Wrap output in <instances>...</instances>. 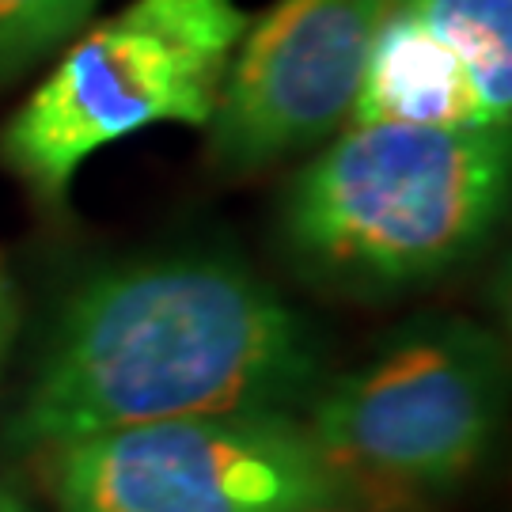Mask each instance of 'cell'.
Masks as SVG:
<instances>
[{
  "mask_svg": "<svg viewBox=\"0 0 512 512\" xmlns=\"http://www.w3.org/2000/svg\"><path fill=\"white\" fill-rule=\"evenodd\" d=\"M319 349L281 296L228 258H152L95 274L61 308L8 440L65 448L148 421L289 410Z\"/></svg>",
  "mask_w": 512,
  "mask_h": 512,
  "instance_id": "obj_1",
  "label": "cell"
},
{
  "mask_svg": "<svg viewBox=\"0 0 512 512\" xmlns=\"http://www.w3.org/2000/svg\"><path fill=\"white\" fill-rule=\"evenodd\" d=\"M387 0H274L247 19L209 118L224 175L327 141L349 118Z\"/></svg>",
  "mask_w": 512,
  "mask_h": 512,
  "instance_id": "obj_6",
  "label": "cell"
},
{
  "mask_svg": "<svg viewBox=\"0 0 512 512\" xmlns=\"http://www.w3.org/2000/svg\"><path fill=\"white\" fill-rule=\"evenodd\" d=\"M349 118L353 126H494L459 57L440 38L429 35L399 0H387V12L368 46Z\"/></svg>",
  "mask_w": 512,
  "mask_h": 512,
  "instance_id": "obj_7",
  "label": "cell"
},
{
  "mask_svg": "<svg viewBox=\"0 0 512 512\" xmlns=\"http://www.w3.org/2000/svg\"><path fill=\"white\" fill-rule=\"evenodd\" d=\"M99 0H0V84L19 80L88 23Z\"/></svg>",
  "mask_w": 512,
  "mask_h": 512,
  "instance_id": "obj_9",
  "label": "cell"
},
{
  "mask_svg": "<svg viewBox=\"0 0 512 512\" xmlns=\"http://www.w3.org/2000/svg\"><path fill=\"white\" fill-rule=\"evenodd\" d=\"M0 512H31L19 497H12L8 490H0Z\"/></svg>",
  "mask_w": 512,
  "mask_h": 512,
  "instance_id": "obj_11",
  "label": "cell"
},
{
  "mask_svg": "<svg viewBox=\"0 0 512 512\" xmlns=\"http://www.w3.org/2000/svg\"><path fill=\"white\" fill-rule=\"evenodd\" d=\"M239 0H129L61 54L0 129V164L61 209L84 160L148 126H209L247 31Z\"/></svg>",
  "mask_w": 512,
  "mask_h": 512,
  "instance_id": "obj_3",
  "label": "cell"
},
{
  "mask_svg": "<svg viewBox=\"0 0 512 512\" xmlns=\"http://www.w3.org/2000/svg\"><path fill=\"white\" fill-rule=\"evenodd\" d=\"M16 327H19L16 281H12L8 266H4V258H0V372H4L8 353H12V342H16Z\"/></svg>",
  "mask_w": 512,
  "mask_h": 512,
  "instance_id": "obj_10",
  "label": "cell"
},
{
  "mask_svg": "<svg viewBox=\"0 0 512 512\" xmlns=\"http://www.w3.org/2000/svg\"><path fill=\"white\" fill-rule=\"evenodd\" d=\"M505 349L463 315H421L311 395L308 433L349 494H440L486 456Z\"/></svg>",
  "mask_w": 512,
  "mask_h": 512,
  "instance_id": "obj_4",
  "label": "cell"
},
{
  "mask_svg": "<svg viewBox=\"0 0 512 512\" xmlns=\"http://www.w3.org/2000/svg\"><path fill=\"white\" fill-rule=\"evenodd\" d=\"M467 69L490 122L509 129L512 0H399Z\"/></svg>",
  "mask_w": 512,
  "mask_h": 512,
  "instance_id": "obj_8",
  "label": "cell"
},
{
  "mask_svg": "<svg viewBox=\"0 0 512 512\" xmlns=\"http://www.w3.org/2000/svg\"><path fill=\"white\" fill-rule=\"evenodd\" d=\"M61 512H315L353 497L289 410L148 421L57 448Z\"/></svg>",
  "mask_w": 512,
  "mask_h": 512,
  "instance_id": "obj_5",
  "label": "cell"
},
{
  "mask_svg": "<svg viewBox=\"0 0 512 512\" xmlns=\"http://www.w3.org/2000/svg\"><path fill=\"white\" fill-rule=\"evenodd\" d=\"M509 194V129L349 126L300 167L277 232L300 274L395 296L463 266Z\"/></svg>",
  "mask_w": 512,
  "mask_h": 512,
  "instance_id": "obj_2",
  "label": "cell"
}]
</instances>
